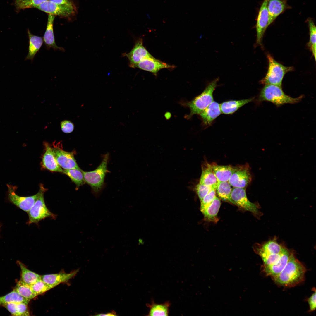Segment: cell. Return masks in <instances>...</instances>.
Here are the masks:
<instances>
[{
	"label": "cell",
	"instance_id": "b9f144b4",
	"mask_svg": "<svg viewBox=\"0 0 316 316\" xmlns=\"http://www.w3.org/2000/svg\"><path fill=\"white\" fill-rule=\"evenodd\" d=\"M55 3L60 4L67 5L69 6H73L72 3L69 0H49Z\"/></svg>",
	"mask_w": 316,
	"mask_h": 316
},
{
	"label": "cell",
	"instance_id": "603a6c76",
	"mask_svg": "<svg viewBox=\"0 0 316 316\" xmlns=\"http://www.w3.org/2000/svg\"><path fill=\"white\" fill-rule=\"evenodd\" d=\"M27 33L29 39L28 53L25 60H30L32 61L36 54L39 51L43 43V37L35 35L31 33L29 29Z\"/></svg>",
	"mask_w": 316,
	"mask_h": 316
},
{
	"label": "cell",
	"instance_id": "6da1fadb",
	"mask_svg": "<svg viewBox=\"0 0 316 316\" xmlns=\"http://www.w3.org/2000/svg\"><path fill=\"white\" fill-rule=\"evenodd\" d=\"M306 269L292 253L284 268L272 278L277 284L285 287L294 286L304 281Z\"/></svg>",
	"mask_w": 316,
	"mask_h": 316
},
{
	"label": "cell",
	"instance_id": "d6986e66",
	"mask_svg": "<svg viewBox=\"0 0 316 316\" xmlns=\"http://www.w3.org/2000/svg\"><path fill=\"white\" fill-rule=\"evenodd\" d=\"M54 16L49 14L45 31L43 37L44 42L48 49L51 48L54 50L64 51L61 47L57 46L56 43L53 30V23Z\"/></svg>",
	"mask_w": 316,
	"mask_h": 316
},
{
	"label": "cell",
	"instance_id": "484cf974",
	"mask_svg": "<svg viewBox=\"0 0 316 316\" xmlns=\"http://www.w3.org/2000/svg\"><path fill=\"white\" fill-rule=\"evenodd\" d=\"M221 204L220 200L216 196L210 205L202 212L206 221L215 223L218 221L217 214Z\"/></svg>",
	"mask_w": 316,
	"mask_h": 316
},
{
	"label": "cell",
	"instance_id": "f1b7e54d",
	"mask_svg": "<svg viewBox=\"0 0 316 316\" xmlns=\"http://www.w3.org/2000/svg\"><path fill=\"white\" fill-rule=\"evenodd\" d=\"M21 271V280L30 285L41 279V276L31 271L20 262H18Z\"/></svg>",
	"mask_w": 316,
	"mask_h": 316
},
{
	"label": "cell",
	"instance_id": "7a4b0ae2",
	"mask_svg": "<svg viewBox=\"0 0 316 316\" xmlns=\"http://www.w3.org/2000/svg\"><path fill=\"white\" fill-rule=\"evenodd\" d=\"M303 97L301 95L297 98H293L286 94L281 87L266 84L260 92L259 100L269 102L279 107L286 104L298 103Z\"/></svg>",
	"mask_w": 316,
	"mask_h": 316
},
{
	"label": "cell",
	"instance_id": "f35d334b",
	"mask_svg": "<svg viewBox=\"0 0 316 316\" xmlns=\"http://www.w3.org/2000/svg\"><path fill=\"white\" fill-rule=\"evenodd\" d=\"M282 253L270 255L262 259L264 263L263 265H269L276 263L279 260Z\"/></svg>",
	"mask_w": 316,
	"mask_h": 316
},
{
	"label": "cell",
	"instance_id": "277c9868",
	"mask_svg": "<svg viewBox=\"0 0 316 316\" xmlns=\"http://www.w3.org/2000/svg\"><path fill=\"white\" fill-rule=\"evenodd\" d=\"M218 80L217 78L211 82L200 94L191 101L185 103V105L189 108L190 111L188 117L190 118L194 115L199 114L213 101V92Z\"/></svg>",
	"mask_w": 316,
	"mask_h": 316
},
{
	"label": "cell",
	"instance_id": "30bf717a",
	"mask_svg": "<svg viewBox=\"0 0 316 316\" xmlns=\"http://www.w3.org/2000/svg\"><path fill=\"white\" fill-rule=\"evenodd\" d=\"M36 8L49 14L65 17L70 16L75 12L73 6L59 4L49 0Z\"/></svg>",
	"mask_w": 316,
	"mask_h": 316
},
{
	"label": "cell",
	"instance_id": "44dd1931",
	"mask_svg": "<svg viewBox=\"0 0 316 316\" xmlns=\"http://www.w3.org/2000/svg\"><path fill=\"white\" fill-rule=\"evenodd\" d=\"M214 173L212 164L205 162L202 165V173L199 183L212 186L215 188L218 182Z\"/></svg>",
	"mask_w": 316,
	"mask_h": 316
},
{
	"label": "cell",
	"instance_id": "7402d4cb",
	"mask_svg": "<svg viewBox=\"0 0 316 316\" xmlns=\"http://www.w3.org/2000/svg\"><path fill=\"white\" fill-rule=\"evenodd\" d=\"M219 104L213 101L199 114L203 123L207 125H210L221 113Z\"/></svg>",
	"mask_w": 316,
	"mask_h": 316
},
{
	"label": "cell",
	"instance_id": "cb8c5ba5",
	"mask_svg": "<svg viewBox=\"0 0 316 316\" xmlns=\"http://www.w3.org/2000/svg\"><path fill=\"white\" fill-rule=\"evenodd\" d=\"M212 165L214 173L219 182L228 181L236 168V166L231 165H219L216 164H212Z\"/></svg>",
	"mask_w": 316,
	"mask_h": 316
},
{
	"label": "cell",
	"instance_id": "ba28073f",
	"mask_svg": "<svg viewBox=\"0 0 316 316\" xmlns=\"http://www.w3.org/2000/svg\"><path fill=\"white\" fill-rule=\"evenodd\" d=\"M252 178L249 166L245 165L236 166L228 182L233 187L245 188L251 182Z\"/></svg>",
	"mask_w": 316,
	"mask_h": 316
},
{
	"label": "cell",
	"instance_id": "ab89813d",
	"mask_svg": "<svg viewBox=\"0 0 316 316\" xmlns=\"http://www.w3.org/2000/svg\"><path fill=\"white\" fill-rule=\"evenodd\" d=\"M61 126L62 131L66 133H71L73 131L74 128L73 123L68 120H64L61 121Z\"/></svg>",
	"mask_w": 316,
	"mask_h": 316
},
{
	"label": "cell",
	"instance_id": "5bb4252c",
	"mask_svg": "<svg viewBox=\"0 0 316 316\" xmlns=\"http://www.w3.org/2000/svg\"><path fill=\"white\" fill-rule=\"evenodd\" d=\"M175 66L162 62L152 56L145 58L141 60L135 67L147 71L156 75L161 69L164 68L173 69Z\"/></svg>",
	"mask_w": 316,
	"mask_h": 316
},
{
	"label": "cell",
	"instance_id": "8d00e7d4",
	"mask_svg": "<svg viewBox=\"0 0 316 316\" xmlns=\"http://www.w3.org/2000/svg\"><path fill=\"white\" fill-rule=\"evenodd\" d=\"M215 189H212L200 201V211L202 212L212 203L216 197Z\"/></svg>",
	"mask_w": 316,
	"mask_h": 316
},
{
	"label": "cell",
	"instance_id": "ee69618b",
	"mask_svg": "<svg viewBox=\"0 0 316 316\" xmlns=\"http://www.w3.org/2000/svg\"><path fill=\"white\" fill-rule=\"evenodd\" d=\"M21 0H16V2L19 1Z\"/></svg>",
	"mask_w": 316,
	"mask_h": 316
},
{
	"label": "cell",
	"instance_id": "9c48e42d",
	"mask_svg": "<svg viewBox=\"0 0 316 316\" xmlns=\"http://www.w3.org/2000/svg\"><path fill=\"white\" fill-rule=\"evenodd\" d=\"M231 198L235 205L255 215L258 214L259 210L257 206L248 199L245 188L233 187L231 191Z\"/></svg>",
	"mask_w": 316,
	"mask_h": 316
},
{
	"label": "cell",
	"instance_id": "d590c367",
	"mask_svg": "<svg viewBox=\"0 0 316 316\" xmlns=\"http://www.w3.org/2000/svg\"><path fill=\"white\" fill-rule=\"evenodd\" d=\"M48 0H21L16 2V7L19 9L36 8Z\"/></svg>",
	"mask_w": 316,
	"mask_h": 316
},
{
	"label": "cell",
	"instance_id": "e0dca14e",
	"mask_svg": "<svg viewBox=\"0 0 316 316\" xmlns=\"http://www.w3.org/2000/svg\"><path fill=\"white\" fill-rule=\"evenodd\" d=\"M45 152L42 161V166L52 172L63 173V170L58 164L52 151V147L47 142L44 143Z\"/></svg>",
	"mask_w": 316,
	"mask_h": 316
},
{
	"label": "cell",
	"instance_id": "8992f818",
	"mask_svg": "<svg viewBox=\"0 0 316 316\" xmlns=\"http://www.w3.org/2000/svg\"><path fill=\"white\" fill-rule=\"evenodd\" d=\"M46 190L43 191L33 206L28 212V224H38L41 221L47 218L55 219L56 215L51 212L47 207L44 200V194Z\"/></svg>",
	"mask_w": 316,
	"mask_h": 316
},
{
	"label": "cell",
	"instance_id": "3957f363",
	"mask_svg": "<svg viewBox=\"0 0 316 316\" xmlns=\"http://www.w3.org/2000/svg\"><path fill=\"white\" fill-rule=\"evenodd\" d=\"M109 156L108 153L105 154L100 164L94 170L84 171L82 170L85 183L91 186L92 193L96 197L99 195L104 185V178L107 172Z\"/></svg>",
	"mask_w": 316,
	"mask_h": 316
},
{
	"label": "cell",
	"instance_id": "7c38bea8",
	"mask_svg": "<svg viewBox=\"0 0 316 316\" xmlns=\"http://www.w3.org/2000/svg\"><path fill=\"white\" fill-rule=\"evenodd\" d=\"M268 0H264L260 9L256 24V44L261 45L264 33L270 25L267 4Z\"/></svg>",
	"mask_w": 316,
	"mask_h": 316
},
{
	"label": "cell",
	"instance_id": "ac0fdd59",
	"mask_svg": "<svg viewBox=\"0 0 316 316\" xmlns=\"http://www.w3.org/2000/svg\"><path fill=\"white\" fill-rule=\"evenodd\" d=\"M267 8L270 25L278 16L291 7L287 3V0H268Z\"/></svg>",
	"mask_w": 316,
	"mask_h": 316
},
{
	"label": "cell",
	"instance_id": "8fae6325",
	"mask_svg": "<svg viewBox=\"0 0 316 316\" xmlns=\"http://www.w3.org/2000/svg\"><path fill=\"white\" fill-rule=\"evenodd\" d=\"M52 151L56 161L60 166L64 169H80L72 152L64 151L59 147L54 146Z\"/></svg>",
	"mask_w": 316,
	"mask_h": 316
},
{
	"label": "cell",
	"instance_id": "ffe728a7",
	"mask_svg": "<svg viewBox=\"0 0 316 316\" xmlns=\"http://www.w3.org/2000/svg\"><path fill=\"white\" fill-rule=\"evenodd\" d=\"M79 270L78 269L68 273L62 272L44 275L41 276V279L46 283L54 287L61 283L68 281L75 276Z\"/></svg>",
	"mask_w": 316,
	"mask_h": 316
},
{
	"label": "cell",
	"instance_id": "e575fe53",
	"mask_svg": "<svg viewBox=\"0 0 316 316\" xmlns=\"http://www.w3.org/2000/svg\"><path fill=\"white\" fill-rule=\"evenodd\" d=\"M35 294L37 296L42 294L54 287L49 285L41 279L30 285Z\"/></svg>",
	"mask_w": 316,
	"mask_h": 316
},
{
	"label": "cell",
	"instance_id": "4316f807",
	"mask_svg": "<svg viewBox=\"0 0 316 316\" xmlns=\"http://www.w3.org/2000/svg\"><path fill=\"white\" fill-rule=\"evenodd\" d=\"M28 304L23 303H13L4 304L2 306L14 316H29Z\"/></svg>",
	"mask_w": 316,
	"mask_h": 316
},
{
	"label": "cell",
	"instance_id": "74e56055",
	"mask_svg": "<svg viewBox=\"0 0 316 316\" xmlns=\"http://www.w3.org/2000/svg\"><path fill=\"white\" fill-rule=\"evenodd\" d=\"M213 189L215 188L212 186L205 185L199 183L197 185L195 188L196 192L200 201Z\"/></svg>",
	"mask_w": 316,
	"mask_h": 316
},
{
	"label": "cell",
	"instance_id": "4fadbf2b",
	"mask_svg": "<svg viewBox=\"0 0 316 316\" xmlns=\"http://www.w3.org/2000/svg\"><path fill=\"white\" fill-rule=\"evenodd\" d=\"M124 54L129 60V66L133 68H135L143 59L152 56L144 46L142 38H140L136 41L130 52Z\"/></svg>",
	"mask_w": 316,
	"mask_h": 316
},
{
	"label": "cell",
	"instance_id": "1f68e13d",
	"mask_svg": "<svg viewBox=\"0 0 316 316\" xmlns=\"http://www.w3.org/2000/svg\"><path fill=\"white\" fill-rule=\"evenodd\" d=\"M30 300L20 295L14 289L4 296H0V305L13 303L23 302L28 304Z\"/></svg>",
	"mask_w": 316,
	"mask_h": 316
},
{
	"label": "cell",
	"instance_id": "d6a6232c",
	"mask_svg": "<svg viewBox=\"0 0 316 316\" xmlns=\"http://www.w3.org/2000/svg\"><path fill=\"white\" fill-rule=\"evenodd\" d=\"M63 173L68 176L78 188L85 183L82 170L77 169H71L63 170Z\"/></svg>",
	"mask_w": 316,
	"mask_h": 316
},
{
	"label": "cell",
	"instance_id": "52a82bcc",
	"mask_svg": "<svg viewBox=\"0 0 316 316\" xmlns=\"http://www.w3.org/2000/svg\"><path fill=\"white\" fill-rule=\"evenodd\" d=\"M8 198L10 202L23 210L28 212L33 206L42 193L47 190L42 185L40 186L39 191L36 194L27 197L20 196L15 193V187L7 185Z\"/></svg>",
	"mask_w": 316,
	"mask_h": 316
},
{
	"label": "cell",
	"instance_id": "836d02e7",
	"mask_svg": "<svg viewBox=\"0 0 316 316\" xmlns=\"http://www.w3.org/2000/svg\"><path fill=\"white\" fill-rule=\"evenodd\" d=\"M308 25L310 39L308 45L312 52L315 60H316V28L313 19L309 18L307 20Z\"/></svg>",
	"mask_w": 316,
	"mask_h": 316
},
{
	"label": "cell",
	"instance_id": "2e32d148",
	"mask_svg": "<svg viewBox=\"0 0 316 316\" xmlns=\"http://www.w3.org/2000/svg\"><path fill=\"white\" fill-rule=\"evenodd\" d=\"M284 248L274 239L262 245L257 244L254 249L255 253L262 259L270 255L280 254Z\"/></svg>",
	"mask_w": 316,
	"mask_h": 316
},
{
	"label": "cell",
	"instance_id": "d4e9b609",
	"mask_svg": "<svg viewBox=\"0 0 316 316\" xmlns=\"http://www.w3.org/2000/svg\"><path fill=\"white\" fill-rule=\"evenodd\" d=\"M253 99V98H252L224 102L220 105L221 112L226 114H232L242 106L252 101Z\"/></svg>",
	"mask_w": 316,
	"mask_h": 316
},
{
	"label": "cell",
	"instance_id": "5b68a950",
	"mask_svg": "<svg viewBox=\"0 0 316 316\" xmlns=\"http://www.w3.org/2000/svg\"><path fill=\"white\" fill-rule=\"evenodd\" d=\"M267 57L269 66L267 73L261 82L266 84L272 85L281 87L282 83L285 74L293 69L292 67H286L276 61L270 55Z\"/></svg>",
	"mask_w": 316,
	"mask_h": 316
},
{
	"label": "cell",
	"instance_id": "7bdbcfd3",
	"mask_svg": "<svg viewBox=\"0 0 316 316\" xmlns=\"http://www.w3.org/2000/svg\"><path fill=\"white\" fill-rule=\"evenodd\" d=\"M97 316H115L117 315L115 311H112L111 312L107 313H99L95 315Z\"/></svg>",
	"mask_w": 316,
	"mask_h": 316
},
{
	"label": "cell",
	"instance_id": "83f0119b",
	"mask_svg": "<svg viewBox=\"0 0 316 316\" xmlns=\"http://www.w3.org/2000/svg\"><path fill=\"white\" fill-rule=\"evenodd\" d=\"M232 190L231 186L228 181L218 182L216 188L217 194L221 199L235 205L231 198Z\"/></svg>",
	"mask_w": 316,
	"mask_h": 316
},
{
	"label": "cell",
	"instance_id": "9a60e30c",
	"mask_svg": "<svg viewBox=\"0 0 316 316\" xmlns=\"http://www.w3.org/2000/svg\"><path fill=\"white\" fill-rule=\"evenodd\" d=\"M292 253L285 248L279 261L276 263L271 265H262V271L267 276L272 278L279 274L287 264Z\"/></svg>",
	"mask_w": 316,
	"mask_h": 316
},
{
	"label": "cell",
	"instance_id": "60d3db41",
	"mask_svg": "<svg viewBox=\"0 0 316 316\" xmlns=\"http://www.w3.org/2000/svg\"><path fill=\"white\" fill-rule=\"evenodd\" d=\"M314 291V292L308 300L309 305V311L310 312L314 311L315 310L316 308V291L315 289Z\"/></svg>",
	"mask_w": 316,
	"mask_h": 316
},
{
	"label": "cell",
	"instance_id": "4dcf8cb0",
	"mask_svg": "<svg viewBox=\"0 0 316 316\" xmlns=\"http://www.w3.org/2000/svg\"><path fill=\"white\" fill-rule=\"evenodd\" d=\"M14 289L22 297L30 300L37 296L30 285L25 283L21 279L17 282Z\"/></svg>",
	"mask_w": 316,
	"mask_h": 316
},
{
	"label": "cell",
	"instance_id": "f546056e",
	"mask_svg": "<svg viewBox=\"0 0 316 316\" xmlns=\"http://www.w3.org/2000/svg\"><path fill=\"white\" fill-rule=\"evenodd\" d=\"M150 308L148 316H168L170 303L166 302L162 304H157L153 302L151 305L148 304Z\"/></svg>",
	"mask_w": 316,
	"mask_h": 316
}]
</instances>
